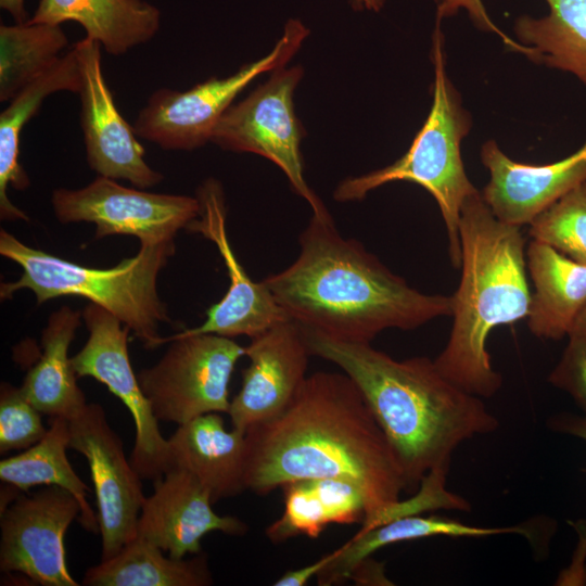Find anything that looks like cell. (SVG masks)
I'll use <instances>...</instances> for the list:
<instances>
[{"label":"cell","mask_w":586,"mask_h":586,"mask_svg":"<svg viewBox=\"0 0 586 586\" xmlns=\"http://www.w3.org/2000/svg\"><path fill=\"white\" fill-rule=\"evenodd\" d=\"M246 489L265 495L306 479H339L364 494L359 532L398 517L407 485L362 393L343 371L306 377L277 418L245 432Z\"/></svg>","instance_id":"1"},{"label":"cell","mask_w":586,"mask_h":586,"mask_svg":"<svg viewBox=\"0 0 586 586\" xmlns=\"http://www.w3.org/2000/svg\"><path fill=\"white\" fill-rule=\"evenodd\" d=\"M300 254L263 282L288 316L329 337L371 343L383 330H413L451 316V297L410 286L354 239L331 215H313Z\"/></svg>","instance_id":"2"},{"label":"cell","mask_w":586,"mask_h":586,"mask_svg":"<svg viewBox=\"0 0 586 586\" xmlns=\"http://www.w3.org/2000/svg\"><path fill=\"white\" fill-rule=\"evenodd\" d=\"M302 329L311 356L336 365L362 393L400 467L406 492L417 491L432 471L448 472L461 443L498 429L482 398L445 378L434 360H396L370 343Z\"/></svg>","instance_id":"3"},{"label":"cell","mask_w":586,"mask_h":586,"mask_svg":"<svg viewBox=\"0 0 586 586\" xmlns=\"http://www.w3.org/2000/svg\"><path fill=\"white\" fill-rule=\"evenodd\" d=\"M459 232L461 277L450 296L453 327L434 362L456 385L489 398L500 390L502 375L492 366L488 335L528 315L525 239L521 227L495 217L481 192L462 205Z\"/></svg>","instance_id":"4"},{"label":"cell","mask_w":586,"mask_h":586,"mask_svg":"<svg viewBox=\"0 0 586 586\" xmlns=\"http://www.w3.org/2000/svg\"><path fill=\"white\" fill-rule=\"evenodd\" d=\"M175 253V241L140 244L138 253L114 267L93 268L34 249L7 230L0 231V254L17 264L22 273L2 283L1 300L28 289L37 304L61 296H80L119 319L145 348L162 345L160 327L170 323L168 308L157 291V278Z\"/></svg>","instance_id":"5"},{"label":"cell","mask_w":586,"mask_h":586,"mask_svg":"<svg viewBox=\"0 0 586 586\" xmlns=\"http://www.w3.org/2000/svg\"><path fill=\"white\" fill-rule=\"evenodd\" d=\"M440 24L436 22L432 40L433 101L410 148L388 166L344 179L333 196L340 202H351L362 200L369 192L390 182L408 181L421 186L438 205L447 231L449 259L454 268H459L461 208L480 191L468 178L461 157V141L469 133L471 117L446 73Z\"/></svg>","instance_id":"6"},{"label":"cell","mask_w":586,"mask_h":586,"mask_svg":"<svg viewBox=\"0 0 586 586\" xmlns=\"http://www.w3.org/2000/svg\"><path fill=\"white\" fill-rule=\"evenodd\" d=\"M308 34L301 21L290 20L268 54L234 74L211 77L186 91H154L132 125L136 135L164 150L191 151L203 146L211 141L215 126L237 95L259 75L284 67Z\"/></svg>","instance_id":"7"},{"label":"cell","mask_w":586,"mask_h":586,"mask_svg":"<svg viewBox=\"0 0 586 586\" xmlns=\"http://www.w3.org/2000/svg\"><path fill=\"white\" fill-rule=\"evenodd\" d=\"M161 359L137 375L158 421L181 425L209 412L228 413L229 383L245 347L232 337L203 333L163 336Z\"/></svg>","instance_id":"8"},{"label":"cell","mask_w":586,"mask_h":586,"mask_svg":"<svg viewBox=\"0 0 586 586\" xmlns=\"http://www.w3.org/2000/svg\"><path fill=\"white\" fill-rule=\"evenodd\" d=\"M302 76L300 66L273 71L266 82L225 112L211 142L227 151L254 153L269 160L284 173L293 191L309 204L313 215H326L328 209L304 177L303 131L293 100Z\"/></svg>","instance_id":"9"},{"label":"cell","mask_w":586,"mask_h":586,"mask_svg":"<svg viewBox=\"0 0 586 586\" xmlns=\"http://www.w3.org/2000/svg\"><path fill=\"white\" fill-rule=\"evenodd\" d=\"M51 203L61 224L91 222L97 239L133 235L140 244L175 241L200 214L196 196L127 188L102 176L80 189H55Z\"/></svg>","instance_id":"10"},{"label":"cell","mask_w":586,"mask_h":586,"mask_svg":"<svg viewBox=\"0 0 586 586\" xmlns=\"http://www.w3.org/2000/svg\"><path fill=\"white\" fill-rule=\"evenodd\" d=\"M89 336L72 356L78 378L104 384L129 410L135 423L130 462L142 480L155 481L169 468V447L145 397L128 352L130 329L103 307L89 303L81 311Z\"/></svg>","instance_id":"11"},{"label":"cell","mask_w":586,"mask_h":586,"mask_svg":"<svg viewBox=\"0 0 586 586\" xmlns=\"http://www.w3.org/2000/svg\"><path fill=\"white\" fill-rule=\"evenodd\" d=\"M80 513L78 500L62 487L20 493L1 510V572L42 586H78L67 568L64 537Z\"/></svg>","instance_id":"12"},{"label":"cell","mask_w":586,"mask_h":586,"mask_svg":"<svg viewBox=\"0 0 586 586\" xmlns=\"http://www.w3.org/2000/svg\"><path fill=\"white\" fill-rule=\"evenodd\" d=\"M68 447L86 458L91 473L104 561L137 535L145 498L142 479L126 458L123 441L101 405L86 404L68 420Z\"/></svg>","instance_id":"13"},{"label":"cell","mask_w":586,"mask_h":586,"mask_svg":"<svg viewBox=\"0 0 586 586\" xmlns=\"http://www.w3.org/2000/svg\"><path fill=\"white\" fill-rule=\"evenodd\" d=\"M195 196L200 202V214L186 230L200 233L216 245L230 282L224 297L207 309L202 324L176 334L213 333L227 337L246 335L252 339L291 319L266 284L253 281L234 255L226 229L227 211L221 183L215 178H208L198 188Z\"/></svg>","instance_id":"14"},{"label":"cell","mask_w":586,"mask_h":586,"mask_svg":"<svg viewBox=\"0 0 586 586\" xmlns=\"http://www.w3.org/2000/svg\"><path fill=\"white\" fill-rule=\"evenodd\" d=\"M81 73L80 126L89 167L98 176L148 189L163 175L148 165L133 127L120 115L104 79L101 46L87 37L75 43Z\"/></svg>","instance_id":"15"},{"label":"cell","mask_w":586,"mask_h":586,"mask_svg":"<svg viewBox=\"0 0 586 586\" xmlns=\"http://www.w3.org/2000/svg\"><path fill=\"white\" fill-rule=\"evenodd\" d=\"M245 356L250 365L228 410L232 428L244 433L283 412L306 379L311 354L302 327L289 319L252 337Z\"/></svg>","instance_id":"16"},{"label":"cell","mask_w":586,"mask_h":586,"mask_svg":"<svg viewBox=\"0 0 586 586\" xmlns=\"http://www.w3.org/2000/svg\"><path fill=\"white\" fill-rule=\"evenodd\" d=\"M145 496L137 525L141 536L176 559L202 552L201 540L211 532L241 536L247 525L231 515H219L209 492L191 473L169 468Z\"/></svg>","instance_id":"17"},{"label":"cell","mask_w":586,"mask_h":586,"mask_svg":"<svg viewBox=\"0 0 586 586\" xmlns=\"http://www.w3.org/2000/svg\"><path fill=\"white\" fill-rule=\"evenodd\" d=\"M481 160L491 178L481 193L499 220L522 227L569 191L586 181V141L571 155L533 165L508 157L494 140L486 141Z\"/></svg>","instance_id":"18"},{"label":"cell","mask_w":586,"mask_h":586,"mask_svg":"<svg viewBox=\"0 0 586 586\" xmlns=\"http://www.w3.org/2000/svg\"><path fill=\"white\" fill-rule=\"evenodd\" d=\"M169 468L194 475L213 504L241 494L245 487V433L227 430L219 412L199 416L168 438ZM168 468V469H169Z\"/></svg>","instance_id":"19"},{"label":"cell","mask_w":586,"mask_h":586,"mask_svg":"<svg viewBox=\"0 0 586 586\" xmlns=\"http://www.w3.org/2000/svg\"><path fill=\"white\" fill-rule=\"evenodd\" d=\"M526 267L533 283L526 317L531 333L555 341L568 336L586 305V265L532 240L526 247Z\"/></svg>","instance_id":"20"},{"label":"cell","mask_w":586,"mask_h":586,"mask_svg":"<svg viewBox=\"0 0 586 586\" xmlns=\"http://www.w3.org/2000/svg\"><path fill=\"white\" fill-rule=\"evenodd\" d=\"M28 21L78 23L87 38L107 53L120 55L157 34L161 11L145 0H39Z\"/></svg>","instance_id":"21"},{"label":"cell","mask_w":586,"mask_h":586,"mask_svg":"<svg viewBox=\"0 0 586 586\" xmlns=\"http://www.w3.org/2000/svg\"><path fill=\"white\" fill-rule=\"evenodd\" d=\"M81 73L75 47L67 51L46 73L22 89L0 114V216L4 220L29 218L8 196V188L25 190L30 181L20 163L21 135L43 100L59 91L78 93Z\"/></svg>","instance_id":"22"},{"label":"cell","mask_w":586,"mask_h":586,"mask_svg":"<svg viewBox=\"0 0 586 586\" xmlns=\"http://www.w3.org/2000/svg\"><path fill=\"white\" fill-rule=\"evenodd\" d=\"M81 318V311L66 305L49 316L41 333L42 354L21 385L30 403L50 418L69 420L87 404L68 355Z\"/></svg>","instance_id":"23"},{"label":"cell","mask_w":586,"mask_h":586,"mask_svg":"<svg viewBox=\"0 0 586 586\" xmlns=\"http://www.w3.org/2000/svg\"><path fill=\"white\" fill-rule=\"evenodd\" d=\"M281 488L284 495L283 513L265 531L273 543L300 535L316 538L330 524H362L365 521V496L351 482L306 479L289 482Z\"/></svg>","instance_id":"24"},{"label":"cell","mask_w":586,"mask_h":586,"mask_svg":"<svg viewBox=\"0 0 586 586\" xmlns=\"http://www.w3.org/2000/svg\"><path fill=\"white\" fill-rule=\"evenodd\" d=\"M502 534H521L531 542L534 539L531 528L523 525L484 527L441 515H405L371 530L358 532L339 548L335 558L316 577L318 584L323 586L348 579L352 571L362 560L383 547L402 542L435 536L486 537Z\"/></svg>","instance_id":"25"},{"label":"cell","mask_w":586,"mask_h":586,"mask_svg":"<svg viewBox=\"0 0 586 586\" xmlns=\"http://www.w3.org/2000/svg\"><path fill=\"white\" fill-rule=\"evenodd\" d=\"M137 536L112 558L90 566L82 578L85 586H207L213 577L206 555L176 559Z\"/></svg>","instance_id":"26"},{"label":"cell","mask_w":586,"mask_h":586,"mask_svg":"<svg viewBox=\"0 0 586 586\" xmlns=\"http://www.w3.org/2000/svg\"><path fill=\"white\" fill-rule=\"evenodd\" d=\"M68 420L50 418L48 431L38 443L0 461V480L20 492L46 485L68 491L80 505L78 521L81 526L86 531L99 533L98 517L87 499L90 488L68 461Z\"/></svg>","instance_id":"27"},{"label":"cell","mask_w":586,"mask_h":586,"mask_svg":"<svg viewBox=\"0 0 586 586\" xmlns=\"http://www.w3.org/2000/svg\"><path fill=\"white\" fill-rule=\"evenodd\" d=\"M546 2L547 16L517 20V38L528 59L569 72L586 85V0Z\"/></svg>","instance_id":"28"},{"label":"cell","mask_w":586,"mask_h":586,"mask_svg":"<svg viewBox=\"0 0 586 586\" xmlns=\"http://www.w3.org/2000/svg\"><path fill=\"white\" fill-rule=\"evenodd\" d=\"M68 39L61 25L29 21L0 26V101L10 102L60 59Z\"/></svg>","instance_id":"29"},{"label":"cell","mask_w":586,"mask_h":586,"mask_svg":"<svg viewBox=\"0 0 586 586\" xmlns=\"http://www.w3.org/2000/svg\"><path fill=\"white\" fill-rule=\"evenodd\" d=\"M528 234L586 265V181L536 216Z\"/></svg>","instance_id":"30"},{"label":"cell","mask_w":586,"mask_h":586,"mask_svg":"<svg viewBox=\"0 0 586 586\" xmlns=\"http://www.w3.org/2000/svg\"><path fill=\"white\" fill-rule=\"evenodd\" d=\"M42 413L21 387L2 382L0 387V454L25 450L47 433Z\"/></svg>","instance_id":"31"},{"label":"cell","mask_w":586,"mask_h":586,"mask_svg":"<svg viewBox=\"0 0 586 586\" xmlns=\"http://www.w3.org/2000/svg\"><path fill=\"white\" fill-rule=\"evenodd\" d=\"M568 337L566 347L548 381L570 394L586 413V339L575 335Z\"/></svg>","instance_id":"32"},{"label":"cell","mask_w":586,"mask_h":586,"mask_svg":"<svg viewBox=\"0 0 586 586\" xmlns=\"http://www.w3.org/2000/svg\"><path fill=\"white\" fill-rule=\"evenodd\" d=\"M437 4V18L441 22L444 17H449L458 12L460 9H464L472 22L477 28L485 31H492L497 34L504 41V43L511 50L525 53L524 47L509 38L504 34L487 15V12L483 5L482 0H435Z\"/></svg>","instance_id":"33"},{"label":"cell","mask_w":586,"mask_h":586,"mask_svg":"<svg viewBox=\"0 0 586 586\" xmlns=\"http://www.w3.org/2000/svg\"><path fill=\"white\" fill-rule=\"evenodd\" d=\"M339 548L317 561L302 566L297 570H291L283 573L275 583L276 586H304L307 582L317 576L322 569L331 562L337 555Z\"/></svg>","instance_id":"34"},{"label":"cell","mask_w":586,"mask_h":586,"mask_svg":"<svg viewBox=\"0 0 586 586\" xmlns=\"http://www.w3.org/2000/svg\"><path fill=\"white\" fill-rule=\"evenodd\" d=\"M547 426L553 432L586 441V417L559 412L548 418Z\"/></svg>","instance_id":"35"},{"label":"cell","mask_w":586,"mask_h":586,"mask_svg":"<svg viewBox=\"0 0 586 586\" xmlns=\"http://www.w3.org/2000/svg\"><path fill=\"white\" fill-rule=\"evenodd\" d=\"M348 579H354L360 585H388V579L383 573L380 563L370 557L362 560L351 573Z\"/></svg>","instance_id":"36"},{"label":"cell","mask_w":586,"mask_h":586,"mask_svg":"<svg viewBox=\"0 0 586 586\" xmlns=\"http://www.w3.org/2000/svg\"><path fill=\"white\" fill-rule=\"evenodd\" d=\"M0 7L7 11L16 23L26 22L25 0H0Z\"/></svg>","instance_id":"37"},{"label":"cell","mask_w":586,"mask_h":586,"mask_svg":"<svg viewBox=\"0 0 586 586\" xmlns=\"http://www.w3.org/2000/svg\"><path fill=\"white\" fill-rule=\"evenodd\" d=\"M575 335L586 339V305L583 307L568 336Z\"/></svg>","instance_id":"38"},{"label":"cell","mask_w":586,"mask_h":586,"mask_svg":"<svg viewBox=\"0 0 586 586\" xmlns=\"http://www.w3.org/2000/svg\"><path fill=\"white\" fill-rule=\"evenodd\" d=\"M352 5L357 10L378 12L384 5L385 0H351Z\"/></svg>","instance_id":"39"}]
</instances>
